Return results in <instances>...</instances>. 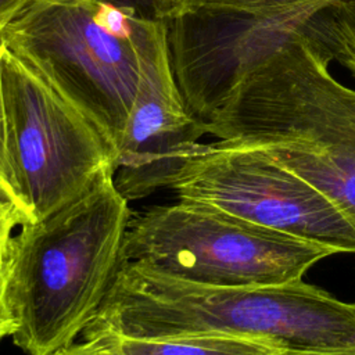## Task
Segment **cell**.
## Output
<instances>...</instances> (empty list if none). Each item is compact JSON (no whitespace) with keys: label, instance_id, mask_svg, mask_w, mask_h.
Masks as SVG:
<instances>
[{"label":"cell","instance_id":"11","mask_svg":"<svg viewBox=\"0 0 355 355\" xmlns=\"http://www.w3.org/2000/svg\"><path fill=\"white\" fill-rule=\"evenodd\" d=\"M302 32L355 78V0H319Z\"/></svg>","mask_w":355,"mask_h":355},{"label":"cell","instance_id":"16","mask_svg":"<svg viewBox=\"0 0 355 355\" xmlns=\"http://www.w3.org/2000/svg\"><path fill=\"white\" fill-rule=\"evenodd\" d=\"M33 0H0V36L4 28Z\"/></svg>","mask_w":355,"mask_h":355},{"label":"cell","instance_id":"13","mask_svg":"<svg viewBox=\"0 0 355 355\" xmlns=\"http://www.w3.org/2000/svg\"><path fill=\"white\" fill-rule=\"evenodd\" d=\"M3 50V42L0 39V55ZM0 201L10 204L22 218V225L28 223V215L24 209V205L15 191L10 161H8V147H7V123H6V110H4V98H3V87L0 78Z\"/></svg>","mask_w":355,"mask_h":355},{"label":"cell","instance_id":"19","mask_svg":"<svg viewBox=\"0 0 355 355\" xmlns=\"http://www.w3.org/2000/svg\"><path fill=\"white\" fill-rule=\"evenodd\" d=\"M320 1H329V0H320Z\"/></svg>","mask_w":355,"mask_h":355},{"label":"cell","instance_id":"14","mask_svg":"<svg viewBox=\"0 0 355 355\" xmlns=\"http://www.w3.org/2000/svg\"><path fill=\"white\" fill-rule=\"evenodd\" d=\"M17 330V319L11 309L7 297V275H6V259L0 263V340L4 337H12Z\"/></svg>","mask_w":355,"mask_h":355},{"label":"cell","instance_id":"1","mask_svg":"<svg viewBox=\"0 0 355 355\" xmlns=\"http://www.w3.org/2000/svg\"><path fill=\"white\" fill-rule=\"evenodd\" d=\"M236 336L282 352H355V302L301 280L222 287L122 261L83 338Z\"/></svg>","mask_w":355,"mask_h":355},{"label":"cell","instance_id":"6","mask_svg":"<svg viewBox=\"0 0 355 355\" xmlns=\"http://www.w3.org/2000/svg\"><path fill=\"white\" fill-rule=\"evenodd\" d=\"M7 147L15 191L31 222L58 211L115 175V153L100 129L39 69L0 55Z\"/></svg>","mask_w":355,"mask_h":355},{"label":"cell","instance_id":"8","mask_svg":"<svg viewBox=\"0 0 355 355\" xmlns=\"http://www.w3.org/2000/svg\"><path fill=\"white\" fill-rule=\"evenodd\" d=\"M318 3L276 11L207 8L165 18L172 71L189 111L205 126L251 67L302 32Z\"/></svg>","mask_w":355,"mask_h":355},{"label":"cell","instance_id":"9","mask_svg":"<svg viewBox=\"0 0 355 355\" xmlns=\"http://www.w3.org/2000/svg\"><path fill=\"white\" fill-rule=\"evenodd\" d=\"M205 126L176 83L168 40L148 61L115 155L114 182L130 201L169 187Z\"/></svg>","mask_w":355,"mask_h":355},{"label":"cell","instance_id":"10","mask_svg":"<svg viewBox=\"0 0 355 355\" xmlns=\"http://www.w3.org/2000/svg\"><path fill=\"white\" fill-rule=\"evenodd\" d=\"M116 355H282L269 344L222 334L168 338H139L101 333L89 338Z\"/></svg>","mask_w":355,"mask_h":355},{"label":"cell","instance_id":"12","mask_svg":"<svg viewBox=\"0 0 355 355\" xmlns=\"http://www.w3.org/2000/svg\"><path fill=\"white\" fill-rule=\"evenodd\" d=\"M309 0H157L162 18L207 8H229L245 11H276L295 7Z\"/></svg>","mask_w":355,"mask_h":355},{"label":"cell","instance_id":"4","mask_svg":"<svg viewBox=\"0 0 355 355\" xmlns=\"http://www.w3.org/2000/svg\"><path fill=\"white\" fill-rule=\"evenodd\" d=\"M0 39L87 115L116 155L166 22L157 0H33Z\"/></svg>","mask_w":355,"mask_h":355},{"label":"cell","instance_id":"2","mask_svg":"<svg viewBox=\"0 0 355 355\" xmlns=\"http://www.w3.org/2000/svg\"><path fill=\"white\" fill-rule=\"evenodd\" d=\"M330 62L300 32L243 75L205 132L262 151L355 225V89L330 73Z\"/></svg>","mask_w":355,"mask_h":355},{"label":"cell","instance_id":"18","mask_svg":"<svg viewBox=\"0 0 355 355\" xmlns=\"http://www.w3.org/2000/svg\"><path fill=\"white\" fill-rule=\"evenodd\" d=\"M282 355H355V352H338V351H320V352H283Z\"/></svg>","mask_w":355,"mask_h":355},{"label":"cell","instance_id":"15","mask_svg":"<svg viewBox=\"0 0 355 355\" xmlns=\"http://www.w3.org/2000/svg\"><path fill=\"white\" fill-rule=\"evenodd\" d=\"M21 225L22 218L19 214L10 204L0 201V263H3L7 257V250L12 237L14 227Z\"/></svg>","mask_w":355,"mask_h":355},{"label":"cell","instance_id":"7","mask_svg":"<svg viewBox=\"0 0 355 355\" xmlns=\"http://www.w3.org/2000/svg\"><path fill=\"white\" fill-rule=\"evenodd\" d=\"M169 189L179 200L336 252H355V225L322 191L257 148L197 143Z\"/></svg>","mask_w":355,"mask_h":355},{"label":"cell","instance_id":"3","mask_svg":"<svg viewBox=\"0 0 355 355\" xmlns=\"http://www.w3.org/2000/svg\"><path fill=\"white\" fill-rule=\"evenodd\" d=\"M128 202L107 175L11 237L7 297L17 319L12 341L24 352L54 355L96 318L122 262Z\"/></svg>","mask_w":355,"mask_h":355},{"label":"cell","instance_id":"17","mask_svg":"<svg viewBox=\"0 0 355 355\" xmlns=\"http://www.w3.org/2000/svg\"><path fill=\"white\" fill-rule=\"evenodd\" d=\"M54 355H116V354H112V352L101 348L100 345L85 340L83 343H79V344L73 343L72 345L58 351Z\"/></svg>","mask_w":355,"mask_h":355},{"label":"cell","instance_id":"5","mask_svg":"<svg viewBox=\"0 0 355 355\" xmlns=\"http://www.w3.org/2000/svg\"><path fill=\"white\" fill-rule=\"evenodd\" d=\"M331 254L319 244L179 198L132 215L122 245V261L222 287L297 282Z\"/></svg>","mask_w":355,"mask_h":355}]
</instances>
